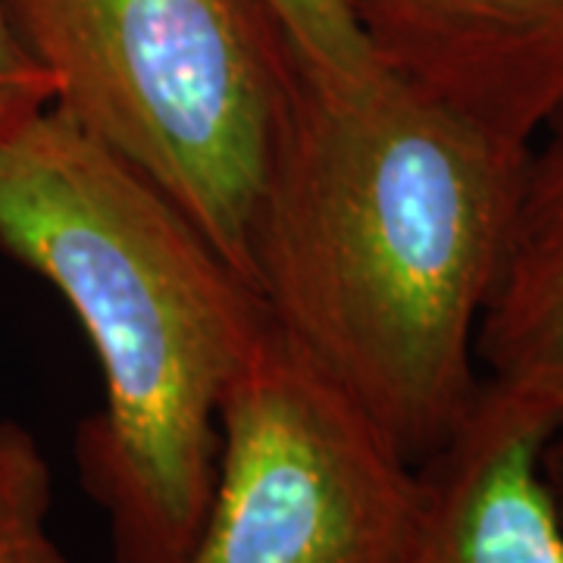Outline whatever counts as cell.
<instances>
[{"label":"cell","instance_id":"1","mask_svg":"<svg viewBox=\"0 0 563 563\" xmlns=\"http://www.w3.org/2000/svg\"><path fill=\"white\" fill-rule=\"evenodd\" d=\"M523 163L526 144L388 66L354 81L295 69L247 276L273 325L410 466L461 429L483 391L479 325Z\"/></svg>","mask_w":563,"mask_h":563},{"label":"cell","instance_id":"2","mask_svg":"<svg viewBox=\"0 0 563 563\" xmlns=\"http://www.w3.org/2000/svg\"><path fill=\"white\" fill-rule=\"evenodd\" d=\"M0 251L60 295L101 369L76 470L110 563H176L217 483L225 395L273 325L257 288L57 107L0 141Z\"/></svg>","mask_w":563,"mask_h":563},{"label":"cell","instance_id":"3","mask_svg":"<svg viewBox=\"0 0 563 563\" xmlns=\"http://www.w3.org/2000/svg\"><path fill=\"white\" fill-rule=\"evenodd\" d=\"M3 10L51 81V107L154 181L247 276L254 207L298 69L261 0Z\"/></svg>","mask_w":563,"mask_h":563},{"label":"cell","instance_id":"4","mask_svg":"<svg viewBox=\"0 0 563 563\" xmlns=\"http://www.w3.org/2000/svg\"><path fill=\"white\" fill-rule=\"evenodd\" d=\"M220 432L203 523L176 563H398L417 470L276 325Z\"/></svg>","mask_w":563,"mask_h":563},{"label":"cell","instance_id":"5","mask_svg":"<svg viewBox=\"0 0 563 563\" xmlns=\"http://www.w3.org/2000/svg\"><path fill=\"white\" fill-rule=\"evenodd\" d=\"M376 60L526 144L563 110V0H347Z\"/></svg>","mask_w":563,"mask_h":563},{"label":"cell","instance_id":"6","mask_svg":"<svg viewBox=\"0 0 563 563\" xmlns=\"http://www.w3.org/2000/svg\"><path fill=\"white\" fill-rule=\"evenodd\" d=\"M554 429L483 383L470 417L417 470L398 563H563L542 454Z\"/></svg>","mask_w":563,"mask_h":563},{"label":"cell","instance_id":"7","mask_svg":"<svg viewBox=\"0 0 563 563\" xmlns=\"http://www.w3.org/2000/svg\"><path fill=\"white\" fill-rule=\"evenodd\" d=\"M483 383L563 426V110L526 147L501 276L479 325Z\"/></svg>","mask_w":563,"mask_h":563},{"label":"cell","instance_id":"8","mask_svg":"<svg viewBox=\"0 0 563 563\" xmlns=\"http://www.w3.org/2000/svg\"><path fill=\"white\" fill-rule=\"evenodd\" d=\"M54 479L38 439L0 420V563H69L51 536Z\"/></svg>","mask_w":563,"mask_h":563},{"label":"cell","instance_id":"9","mask_svg":"<svg viewBox=\"0 0 563 563\" xmlns=\"http://www.w3.org/2000/svg\"><path fill=\"white\" fill-rule=\"evenodd\" d=\"M261 7L298 63L320 79L354 81L383 66L347 0H261Z\"/></svg>","mask_w":563,"mask_h":563},{"label":"cell","instance_id":"10","mask_svg":"<svg viewBox=\"0 0 563 563\" xmlns=\"http://www.w3.org/2000/svg\"><path fill=\"white\" fill-rule=\"evenodd\" d=\"M54 103L51 81L22 47L13 22L0 0V141L13 135Z\"/></svg>","mask_w":563,"mask_h":563},{"label":"cell","instance_id":"11","mask_svg":"<svg viewBox=\"0 0 563 563\" xmlns=\"http://www.w3.org/2000/svg\"><path fill=\"white\" fill-rule=\"evenodd\" d=\"M542 466H544V479L551 485V495L558 501V510H561L563 520V426L548 439L542 454Z\"/></svg>","mask_w":563,"mask_h":563}]
</instances>
